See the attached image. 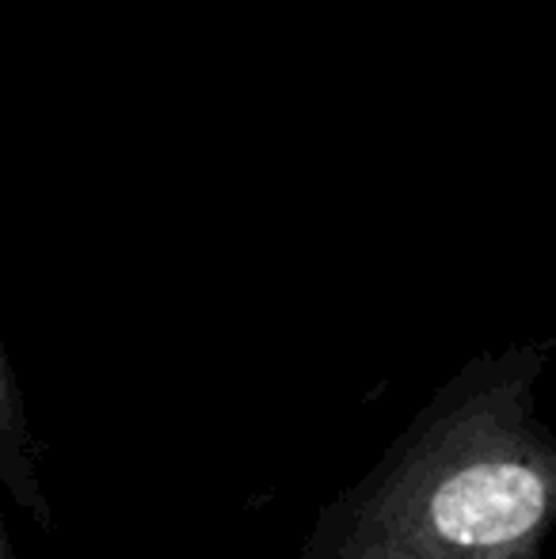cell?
Segmentation results:
<instances>
[{
  "label": "cell",
  "mask_w": 556,
  "mask_h": 559,
  "mask_svg": "<svg viewBox=\"0 0 556 559\" xmlns=\"http://www.w3.org/2000/svg\"><path fill=\"white\" fill-rule=\"evenodd\" d=\"M0 491H4V487H0ZM0 559H15L12 533H8V522H4V507H0Z\"/></svg>",
  "instance_id": "obj_3"
},
{
  "label": "cell",
  "mask_w": 556,
  "mask_h": 559,
  "mask_svg": "<svg viewBox=\"0 0 556 559\" xmlns=\"http://www.w3.org/2000/svg\"><path fill=\"white\" fill-rule=\"evenodd\" d=\"M0 487L15 507L27 510V518L38 525L43 537L58 530V514H54L50 491L43 479V449H38L27 400H23L20 381L12 373L4 343H0Z\"/></svg>",
  "instance_id": "obj_2"
},
{
  "label": "cell",
  "mask_w": 556,
  "mask_h": 559,
  "mask_svg": "<svg viewBox=\"0 0 556 559\" xmlns=\"http://www.w3.org/2000/svg\"><path fill=\"white\" fill-rule=\"evenodd\" d=\"M549 343L465 361L381 456L324 502L297 559H542L556 435L537 389Z\"/></svg>",
  "instance_id": "obj_1"
}]
</instances>
